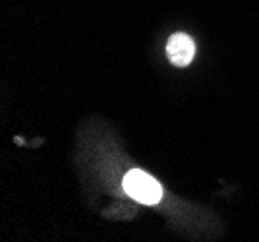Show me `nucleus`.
Masks as SVG:
<instances>
[{
    "instance_id": "1",
    "label": "nucleus",
    "mask_w": 259,
    "mask_h": 242,
    "mask_svg": "<svg viewBox=\"0 0 259 242\" xmlns=\"http://www.w3.org/2000/svg\"><path fill=\"white\" fill-rule=\"evenodd\" d=\"M124 190L130 198H134L140 204H145V206H155L162 198L161 184L151 175L143 173L140 169H134L124 176Z\"/></svg>"
},
{
    "instance_id": "2",
    "label": "nucleus",
    "mask_w": 259,
    "mask_h": 242,
    "mask_svg": "<svg viewBox=\"0 0 259 242\" xmlns=\"http://www.w3.org/2000/svg\"><path fill=\"white\" fill-rule=\"evenodd\" d=\"M166 55L176 66H188L194 60L195 43L192 41V37H188L186 33H174L170 41L166 43Z\"/></svg>"
}]
</instances>
